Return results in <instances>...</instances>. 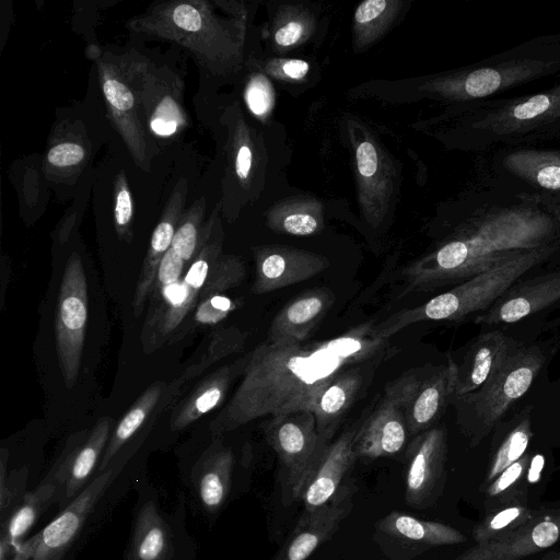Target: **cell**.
Segmentation results:
<instances>
[{"mask_svg":"<svg viewBox=\"0 0 560 560\" xmlns=\"http://www.w3.org/2000/svg\"><path fill=\"white\" fill-rule=\"evenodd\" d=\"M246 340V334L235 327L222 328L211 335V341L202 358L194 365L188 366L180 382H186L203 372L209 365L222 358L240 351Z\"/></svg>","mask_w":560,"mask_h":560,"instance_id":"cell-35","label":"cell"},{"mask_svg":"<svg viewBox=\"0 0 560 560\" xmlns=\"http://www.w3.org/2000/svg\"><path fill=\"white\" fill-rule=\"evenodd\" d=\"M362 419L347 427L320 454L306 485L301 500L304 511H313L328 503L357 459L353 443Z\"/></svg>","mask_w":560,"mask_h":560,"instance_id":"cell-18","label":"cell"},{"mask_svg":"<svg viewBox=\"0 0 560 560\" xmlns=\"http://www.w3.org/2000/svg\"><path fill=\"white\" fill-rule=\"evenodd\" d=\"M536 513L537 511L522 502L509 503L477 524L471 532L472 538L476 544L497 539L520 528L530 521Z\"/></svg>","mask_w":560,"mask_h":560,"instance_id":"cell-31","label":"cell"},{"mask_svg":"<svg viewBox=\"0 0 560 560\" xmlns=\"http://www.w3.org/2000/svg\"><path fill=\"white\" fill-rule=\"evenodd\" d=\"M409 431L404 413L385 394L359 427L353 448L357 459L374 460L400 453Z\"/></svg>","mask_w":560,"mask_h":560,"instance_id":"cell-20","label":"cell"},{"mask_svg":"<svg viewBox=\"0 0 560 560\" xmlns=\"http://www.w3.org/2000/svg\"><path fill=\"white\" fill-rule=\"evenodd\" d=\"M126 27L133 34L184 47L203 70L213 74L228 70L238 55L235 27L217 15L206 0L154 3L131 18Z\"/></svg>","mask_w":560,"mask_h":560,"instance_id":"cell-3","label":"cell"},{"mask_svg":"<svg viewBox=\"0 0 560 560\" xmlns=\"http://www.w3.org/2000/svg\"><path fill=\"white\" fill-rule=\"evenodd\" d=\"M86 160V147L74 138L55 141L46 154V165L57 173L77 172L85 164Z\"/></svg>","mask_w":560,"mask_h":560,"instance_id":"cell-37","label":"cell"},{"mask_svg":"<svg viewBox=\"0 0 560 560\" xmlns=\"http://www.w3.org/2000/svg\"><path fill=\"white\" fill-rule=\"evenodd\" d=\"M560 538V511H539L520 528L476 544L452 560H524L553 546Z\"/></svg>","mask_w":560,"mask_h":560,"instance_id":"cell-14","label":"cell"},{"mask_svg":"<svg viewBox=\"0 0 560 560\" xmlns=\"http://www.w3.org/2000/svg\"><path fill=\"white\" fill-rule=\"evenodd\" d=\"M245 101L250 112L259 117L268 114L273 105V91L261 74L253 77L245 90Z\"/></svg>","mask_w":560,"mask_h":560,"instance_id":"cell-42","label":"cell"},{"mask_svg":"<svg viewBox=\"0 0 560 560\" xmlns=\"http://www.w3.org/2000/svg\"><path fill=\"white\" fill-rule=\"evenodd\" d=\"M446 455L444 428L432 427L413 436L406 452L404 499L408 506L427 510L438 502L446 482Z\"/></svg>","mask_w":560,"mask_h":560,"instance_id":"cell-12","label":"cell"},{"mask_svg":"<svg viewBox=\"0 0 560 560\" xmlns=\"http://www.w3.org/2000/svg\"><path fill=\"white\" fill-rule=\"evenodd\" d=\"M182 94L183 82L175 72L151 62L142 90L143 120L151 137H171L186 127Z\"/></svg>","mask_w":560,"mask_h":560,"instance_id":"cell-17","label":"cell"},{"mask_svg":"<svg viewBox=\"0 0 560 560\" xmlns=\"http://www.w3.org/2000/svg\"><path fill=\"white\" fill-rule=\"evenodd\" d=\"M254 294H265L290 287L323 272L329 260L312 252L290 246H261L254 249Z\"/></svg>","mask_w":560,"mask_h":560,"instance_id":"cell-15","label":"cell"},{"mask_svg":"<svg viewBox=\"0 0 560 560\" xmlns=\"http://www.w3.org/2000/svg\"><path fill=\"white\" fill-rule=\"evenodd\" d=\"M530 412L532 407L528 406L494 428L493 452L487 471V482L493 481L505 468L525 454L533 436Z\"/></svg>","mask_w":560,"mask_h":560,"instance_id":"cell-28","label":"cell"},{"mask_svg":"<svg viewBox=\"0 0 560 560\" xmlns=\"http://www.w3.org/2000/svg\"><path fill=\"white\" fill-rule=\"evenodd\" d=\"M323 220L317 206H283L269 217V225L279 232L307 236L318 232Z\"/></svg>","mask_w":560,"mask_h":560,"instance_id":"cell-33","label":"cell"},{"mask_svg":"<svg viewBox=\"0 0 560 560\" xmlns=\"http://www.w3.org/2000/svg\"><path fill=\"white\" fill-rule=\"evenodd\" d=\"M173 545L171 532L153 502L139 511L128 560H171Z\"/></svg>","mask_w":560,"mask_h":560,"instance_id":"cell-29","label":"cell"},{"mask_svg":"<svg viewBox=\"0 0 560 560\" xmlns=\"http://www.w3.org/2000/svg\"><path fill=\"white\" fill-rule=\"evenodd\" d=\"M560 300V272L514 283L495 303L476 317L477 324L514 323Z\"/></svg>","mask_w":560,"mask_h":560,"instance_id":"cell-21","label":"cell"},{"mask_svg":"<svg viewBox=\"0 0 560 560\" xmlns=\"http://www.w3.org/2000/svg\"><path fill=\"white\" fill-rule=\"evenodd\" d=\"M151 62L136 52L100 51L95 57L108 117L136 164L144 171L149 170L153 149L142 112L143 82Z\"/></svg>","mask_w":560,"mask_h":560,"instance_id":"cell-6","label":"cell"},{"mask_svg":"<svg viewBox=\"0 0 560 560\" xmlns=\"http://www.w3.org/2000/svg\"><path fill=\"white\" fill-rule=\"evenodd\" d=\"M113 420L101 418L90 432L71 435L48 474L59 486L60 498L74 499L94 471L110 438ZM59 498V499H60Z\"/></svg>","mask_w":560,"mask_h":560,"instance_id":"cell-16","label":"cell"},{"mask_svg":"<svg viewBox=\"0 0 560 560\" xmlns=\"http://www.w3.org/2000/svg\"><path fill=\"white\" fill-rule=\"evenodd\" d=\"M537 183L547 189H560V165H547L537 173Z\"/></svg>","mask_w":560,"mask_h":560,"instance_id":"cell-48","label":"cell"},{"mask_svg":"<svg viewBox=\"0 0 560 560\" xmlns=\"http://www.w3.org/2000/svg\"><path fill=\"white\" fill-rule=\"evenodd\" d=\"M372 538L386 560H413L432 548L467 540L451 525L396 510L375 522Z\"/></svg>","mask_w":560,"mask_h":560,"instance_id":"cell-10","label":"cell"},{"mask_svg":"<svg viewBox=\"0 0 560 560\" xmlns=\"http://www.w3.org/2000/svg\"><path fill=\"white\" fill-rule=\"evenodd\" d=\"M8 451L5 448L1 450L0 455V509H1V520L7 517L14 508L22 501L25 497H20V492L24 488L23 485L25 482L24 474H19L18 478H14L12 475L9 476L7 471V462H8Z\"/></svg>","mask_w":560,"mask_h":560,"instance_id":"cell-39","label":"cell"},{"mask_svg":"<svg viewBox=\"0 0 560 560\" xmlns=\"http://www.w3.org/2000/svg\"><path fill=\"white\" fill-rule=\"evenodd\" d=\"M372 363L348 369L330 381L315 397L308 410L316 422L320 444L326 447L342 418L354 402Z\"/></svg>","mask_w":560,"mask_h":560,"instance_id":"cell-24","label":"cell"},{"mask_svg":"<svg viewBox=\"0 0 560 560\" xmlns=\"http://www.w3.org/2000/svg\"><path fill=\"white\" fill-rule=\"evenodd\" d=\"M502 74L497 69L482 68L469 73L465 80V92L471 97L488 96L502 84Z\"/></svg>","mask_w":560,"mask_h":560,"instance_id":"cell-43","label":"cell"},{"mask_svg":"<svg viewBox=\"0 0 560 560\" xmlns=\"http://www.w3.org/2000/svg\"><path fill=\"white\" fill-rule=\"evenodd\" d=\"M88 322V287L81 257L72 253L60 282L55 322L56 349L67 388H72L81 365Z\"/></svg>","mask_w":560,"mask_h":560,"instance_id":"cell-9","label":"cell"},{"mask_svg":"<svg viewBox=\"0 0 560 560\" xmlns=\"http://www.w3.org/2000/svg\"><path fill=\"white\" fill-rule=\"evenodd\" d=\"M248 354L236 362L223 365L200 382L194 390L175 408L171 428H187L224 400L233 380L243 374Z\"/></svg>","mask_w":560,"mask_h":560,"instance_id":"cell-26","label":"cell"},{"mask_svg":"<svg viewBox=\"0 0 560 560\" xmlns=\"http://www.w3.org/2000/svg\"><path fill=\"white\" fill-rule=\"evenodd\" d=\"M521 343L499 330L479 334L455 363V397L480 388Z\"/></svg>","mask_w":560,"mask_h":560,"instance_id":"cell-19","label":"cell"},{"mask_svg":"<svg viewBox=\"0 0 560 560\" xmlns=\"http://www.w3.org/2000/svg\"><path fill=\"white\" fill-rule=\"evenodd\" d=\"M277 455L283 503L301 500L305 485L324 451L314 415L308 409L270 416L261 425Z\"/></svg>","mask_w":560,"mask_h":560,"instance_id":"cell-7","label":"cell"},{"mask_svg":"<svg viewBox=\"0 0 560 560\" xmlns=\"http://www.w3.org/2000/svg\"><path fill=\"white\" fill-rule=\"evenodd\" d=\"M238 307V303L222 294L213 295L199 302L195 308L194 322L201 325L215 324L223 320Z\"/></svg>","mask_w":560,"mask_h":560,"instance_id":"cell-41","label":"cell"},{"mask_svg":"<svg viewBox=\"0 0 560 560\" xmlns=\"http://www.w3.org/2000/svg\"><path fill=\"white\" fill-rule=\"evenodd\" d=\"M185 260L171 247L163 257L150 291V302L156 301L163 290L172 284L178 283L185 270Z\"/></svg>","mask_w":560,"mask_h":560,"instance_id":"cell-40","label":"cell"},{"mask_svg":"<svg viewBox=\"0 0 560 560\" xmlns=\"http://www.w3.org/2000/svg\"><path fill=\"white\" fill-rule=\"evenodd\" d=\"M308 63L301 59L287 60L281 67L282 73L294 80L303 79L308 72Z\"/></svg>","mask_w":560,"mask_h":560,"instance_id":"cell-49","label":"cell"},{"mask_svg":"<svg viewBox=\"0 0 560 560\" xmlns=\"http://www.w3.org/2000/svg\"><path fill=\"white\" fill-rule=\"evenodd\" d=\"M60 498L58 483L49 476L22 499L3 520L0 528V560H14L23 538L46 509Z\"/></svg>","mask_w":560,"mask_h":560,"instance_id":"cell-25","label":"cell"},{"mask_svg":"<svg viewBox=\"0 0 560 560\" xmlns=\"http://www.w3.org/2000/svg\"><path fill=\"white\" fill-rule=\"evenodd\" d=\"M164 384L158 382L149 386L116 424L100 463L104 471L122 445L139 430L161 398Z\"/></svg>","mask_w":560,"mask_h":560,"instance_id":"cell-30","label":"cell"},{"mask_svg":"<svg viewBox=\"0 0 560 560\" xmlns=\"http://www.w3.org/2000/svg\"><path fill=\"white\" fill-rule=\"evenodd\" d=\"M357 490L353 482L343 483L328 503L313 511L303 510L294 529L270 560H306L350 515Z\"/></svg>","mask_w":560,"mask_h":560,"instance_id":"cell-13","label":"cell"},{"mask_svg":"<svg viewBox=\"0 0 560 560\" xmlns=\"http://www.w3.org/2000/svg\"><path fill=\"white\" fill-rule=\"evenodd\" d=\"M186 196L187 182L182 178L174 188L151 235L132 300L133 315L136 317L142 314L158 268L167 250L172 247L177 223L184 212Z\"/></svg>","mask_w":560,"mask_h":560,"instance_id":"cell-22","label":"cell"},{"mask_svg":"<svg viewBox=\"0 0 560 560\" xmlns=\"http://www.w3.org/2000/svg\"><path fill=\"white\" fill-rule=\"evenodd\" d=\"M530 457L524 454L517 462L505 468L493 481L490 482L487 489V499H494L500 494L511 489L524 476Z\"/></svg>","mask_w":560,"mask_h":560,"instance_id":"cell-44","label":"cell"},{"mask_svg":"<svg viewBox=\"0 0 560 560\" xmlns=\"http://www.w3.org/2000/svg\"><path fill=\"white\" fill-rule=\"evenodd\" d=\"M206 212V200H196L184 210L176 226L172 248L185 260L191 262L197 255L202 238Z\"/></svg>","mask_w":560,"mask_h":560,"instance_id":"cell-32","label":"cell"},{"mask_svg":"<svg viewBox=\"0 0 560 560\" xmlns=\"http://www.w3.org/2000/svg\"><path fill=\"white\" fill-rule=\"evenodd\" d=\"M334 302L335 294L326 288L303 292L273 317L266 340L273 343L304 342Z\"/></svg>","mask_w":560,"mask_h":560,"instance_id":"cell-23","label":"cell"},{"mask_svg":"<svg viewBox=\"0 0 560 560\" xmlns=\"http://www.w3.org/2000/svg\"><path fill=\"white\" fill-rule=\"evenodd\" d=\"M546 360L538 346L515 349L478 389L454 397L456 423L470 446L485 440L530 387Z\"/></svg>","mask_w":560,"mask_h":560,"instance_id":"cell-5","label":"cell"},{"mask_svg":"<svg viewBox=\"0 0 560 560\" xmlns=\"http://www.w3.org/2000/svg\"><path fill=\"white\" fill-rule=\"evenodd\" d=\"M133 201L125 172L117 174L114 189V225L124 242L132 240Z\"/></svg>","mask_w":560,"mask_h":560,"instance_id":"cell-38","label":"cell"},{"mask_svg":"<svg viewBox=\"0 0 560 560\" xmlns=\"http://www.w3.org/2000/svg\"><path fill=\"white\" fill-rule=\"evenodd\" d=\"M398 2L386 0H366L354 13L355 34L360 43L373 40L387 26L397 12Z\"/></svg>","mask_w":560,"mask_h":560,"instance_id":"cell-34","label":"cell"},{"mask_svg":"<svg viewBox=\"0 0 560 560\" xmlns=\"http://www.w3.org/2000/svg\"><path fill=\"white\" fill-rule=\"evenodd\" d=\"M551 105L552 98L550 95L538 94L516 105L513 109L512 117L521 122H527L548 112Z\"/></svg>","mask_w":560,"mask_h":560,"instance_id":"cell-45","label":"cell"},{"mask_svg":"<svg viewBox=\"0 0 560 560\" xmlns=\"http://www.w3.org/2000/svg\"><path fill=\"white\" fill-rule=\"evenodd\" d=\"M389 348V339L380 335L373 323L314 343L266 340L248 353L243 378L211 430L222 434L265 416L310 409L337 375L388 357Z\"/></svg>","mask_w":560,"mask_h":560,"instance_id":"cell-1","label":"cell"},{"mask_svg":"<svg viewBox=\"0 0 560 560\" xmlns=\"http://www.w3.org/2000/svg\"><path fill=\"white\" fill-rule=\"evenodd\" d=\"M114 469L100 474L40 532L20 546L14 560H61L94 505L112 482Z\"/></svg>","mask_w":560,"mask_h":560,"instance_id":"cell-11","label":"cell"},{"mask_svg":"<svg viewBox=\"0 0 560 560\" xmlns=\"http://www.w3.org/2000/svg\"><path fill=\"white\" fill-rule=\"evenodd\" d=\"M455 381V363L448 355L444 364L421 366L388 382L384 394L404 413L409 435L416 436L432 428L452 405Z\"/></svg>","mask_w":560,"mask_h":560,"instance_id":"cell-8","label":"cell"},{"mask_svg":"<svg viewBox=\"0 0 560 560\" xmlns=\"http://www.w3.org/2000/svg\"><path fill=\"white\" fill-rule=\"evenodd\" d=\"M242 259L234 255H221L214 264L198 299V303L237 287L245 278Z\"/></svg>","mask_w":560,"mask_h":560,"instance_id":"cell-36","label":"cell"},{"mask_svg":"<svg viewBox=\"0 0 560 560\" xmlns=\"http://www.w3.org/2000/svg\"><path fill=\"white\" fill-rule=\"evenodd\" d=\"M253 152L250 147L243 140L237 139L234 153V171L240 182H245L252 171Z\"/></svg>","mask_w":560,"mask_h":560,"instance_id":"cell-46","label":"cell"},{"mask_svg":"<svg viewBox=\"0 0 560 560\" xmlns=\"http://www.w3.org/2000/svg\"><path fill=\"white\" fill-rule=\"evenodd\" d=\"M234 467L231 448L221 441L212 443L197 462L192 475L198 497L207 511L213 513L225 503Z\"/></svg>","mask_w":560,"mask_h":560,"instance_id":"cell-27","label":"cell"},{"mask_svg":"<svg viewBox=\"0 0 560 560\" xmlns=\"http://www.w3.org/2000/svg\"><path fill=\"white\" fill-rule=\"evenodd\" d=\"M553 249L544 245L518 252L421 305L393 314L377 324V331L389 339L415 323L459 320L472 313L486 312L521 276L545 260Z\"/></svg>","mask_w":560,"mask_h":560,"instance_id":"cell-4","label":"cell"},{"mask_svg":"<svg viewBox=\"0 0 560 560\" xmlns=\"http://www.w3.org/2000/svg\"><path fill=\"white\" fill-rule=\"evenodd\" d=\"M304 24L300 21H290L280 26L275 33V40L280 46L296 44L304 34Z\"/></svg>","mask_w":560,"mask_h":560,"instance_id":"cell-47","label":"cell"},{"mask_svg":"<svg viewBox=\"0 0 560 560\" xmlns=\"http://www.w3.org/2000/svg\"><path fill=\"white\" fill-rule=\"evenodd\" d=\"M549 228L524 219L480 225L415 260L402 271L409 290H432L464 282L522 250L544 246Z\"/></svg>","mask_w":560,"mask_h":560,"instance_id":"cell-2","label":"cell"}]
</instances>
